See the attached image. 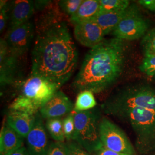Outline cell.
Masks as SVG:
<instances>
[{"mask_svg": "<svg viewBox=\"0 0 155 155\" xmlns=\"http://www.w3.org/2000/svg\"><path fill=\"white\" fill-rule=\"evenodd\" d=\"M43 16L35 29L31 75L45 78L59 89L77 66V49L66 22L53 13Z\"/></svg>", "mask_w": 155, "mask_h": 155, "instance_id": "obj_1", "label": "cell"}, {"mask_svg": "<svg viewBox=\"0 0 155 155\" xmlns=\"http://www.w3.org/2000/svg\"><path fill=\"white\" fill-rule=\"evenodd\" d=\"M126 60L124 40H104L91 48L72 82L76 91L89 90L100 93L109 88L121 75Z\"/></svg>", "mask_w": 155, "mask_h": 155, "instance_id": "obj_2", "label": "cell"}, {"mask_svg": "<svg viewBox=\"0 0 155 155\" xmlns=\"http://www.w3.org/2000/svg\"><path fill=\"white\" fill-rule=\"evenodd\" d=\"M20 93L9 106V110L36 115L59 88L45 78L31 74L20 84Z\"/></svg>", "mask_w": 155, "mask_h": 155, "instance_id": "obj_3", "label": "cell"}, {"mask_svg": "<svg viewBox=\"0 0 155 155\" xmlns=\"http://www.w3.org/2000/svg\"><path fill=\"white\" fill-rule=\"evenodd\" d=\"M111 116L129 124L135 134L139 153L147 155L155 152V110L131 108L118 111Z\"/></svg>", "mask_w": 155, "mask_h": 155, "instance_id": "obj_4", "label": "cell"}, {"mask_svg": "<svg viewBox=\"0 0 155 155\" xmlns=\"http://www.w3.org/2000/svg\"><path fill=\"white\" fill-rule=\"evenodd\" d=\"M102 107L109 115L131 108L155 110V88L148 84L128 86L111 97Z\"/></svg>", "mask_w": 155, "mask_h": 155, "instance_id": "obj_5", "label": "cell"}, {"mask_svg": "<svg viewBox=\"0 0 155 155\" xmlns=\"http://www.w3.org/2000/svg\"><path fill=\"white\" fill-rule=\"evenodd\" d=\"M75 131L72 140L90 153H95L103 147L99 134V117L93 109L74 111Z\"/></svg>", "mask_w": 155, "mask_h": 155, "instance_id": "obj_6", "label": "cell"}, {"mask_svg": "<svg viewBox=\"0 0 155 155\" xmlns=\"http://www.w3.org/2000/svg\"><path fill=\"white\" fill-rule=\"evenodd\" d=\"M149 28L148 22L135 4H130L124 16L112 32L114 38L122 40H134L143 38Z\"/></svg>", "mask_w": 155, "mask_h": 155, "instance_id": "obj_7", "label": "cell"}, {"mask_svg": "<svg viewBox=\"0 0 155 155\" xmlns=\"http://www.w3.org/2000/svg\"><path fill=\"white\" fill-rule=\"evenodd\" d=\"M99 134L101 144L106 149L127 155H136L126 134L110 120L106 118L101 120Z\"/></svg>", "mask_w": 155, "mask_h": 155, "instance_id": "obj_8", "label": "cell"}, {"mask_svg": "<svg viewBox=\"0 0 155 155\" xmlns=\"http://www.w3.org/2000/svg\"><path fill=\"white\" fill-rule=\"evenodd\" d=\"M35 32L33 23L29 21L9 27L4 39L9 49L17 55L21 57L29 50Z\"/></svg>", "mask_w": 155, "mask_h": 155, "instance_id": "obj_9", "label": "cell"}, {"mask_svg": "<svg viewBox=\"0 0 155 155\" xmlns=\"http://www.w3.org/2000/svg\"><path fill=\"white\" fill-rule=\"evenodd\" d=\"M20 56L9 49L4 39L0 41V82L1 86L16 83L20 74Z\"/></svg>", "mask_w": 155, "mask_h": 155, "instance_id": "obj_10", "label": "cell"}, {"mask_svg": "<svg viewBox=\"0 0 155 155\" xmlns=\"http://www.w3.org/2000/svg\"><path fill=\"white\" fill-rule=\"evenodd\" d=\"M25 139L29 155H47L50 144L40 113L36 114L33 127Z\"/></svg>", "mask_w": 155, "mask_h": 155, "instance_id": "obj_11", "label": "cell"}, {"mask_svg": "<svg viewBox=\"0 0 155 155\" xmlns=\"http://www.w3.org/2000/svg\"><path fill=\"white\" fill-rule=\"evenodd\" d=\"M74 33L78 41L84 47L92 48L100 45L105 36L100 25L94 20L74 25Z\"/></svg>", "mask_w": 155, "mask_h": 155, "instance_id": "obj_12", "label": "cell"}, {"mask_svg": "<svg viewBox=\"0 0 155 155\" xmlns=\"http://www.w3.org/2000/svg\"><path fill=\"white\" fill-rule=\"evenodd\" d=\"M74 104L66 94L58 90L39 111L43 118H59L70 114L74 110Z\"/></svg>", "mask_w": 155, "mask_h": 155, "instance_id": "obj_13", "label": "cell"}, {"mask_svg": "<svg viewBox=\"0 0 155 155\" xmlns=\"http://www.w3.org/2000/svg\"><path fill=\"white\" fill-rule=\"evenodd\" d=\"M35 12L34 2L29 0H16L12 2L9 9L10 27L30 21Z\"/></svg>", "mask_w": 155, "mask_h": 155, "instance_id": "obj_14", "label": "cell"}, {"mask_svg": "<svg viewBox=\"0 0 155 155\" xmlns=\"http://www.w3.org/2000/svg\"><path fill=\"white\" fill-rule=\"evenodd\" d=\"M36 115L19 111H9L6 124L25 139L33 127Z\"/></svg>", "mask_w": 155, "mask_h": 155, "instance_id": "obj_15", "label": "cell"}, {"mask_svg": "<svg viewBox=\"0 0 155 155\" xmlns=\"http://www.w3.org/2000/svg\"><path fill=\"white\" fill-rule=\"evenodd\" d=\"M24 137L7 124L2 127L0 134V153L6 155L24 146Z\"/></svg>", "mask_w": 155, "mask_h": 155, "instance_id": "obj_16", "label": "cell"}, {"mask_svg": "<svg viewBox=\"0 0 155 155\" xmlns=\"http://www.w3.org/2000/svg\"><path fill=\"white\" fill-rule=\"evenodd\" d=\"M100 9V0H83L77 11L69 20L74 25L92 20L98 15Z\"/></svg>", "mask_w": 155, "mask_h": 155, "instance_id": "obj_17", "label": "cell"}, {"mask_svg": "<svg viewBox=\"0 0 155 155\" xmlns=\"http://www.w3.org/2000/svg\"><path fill=\"white\" fill-rule=\"evenodd\" d=\"M126 9L120 11L99 13L92 20L97 22L102 29L105 35H107L111 32L112 33L124 16Z\"/></svg>", "mask_w": 155, "mask_h": 155, "instance_id": "obj_18", "label": "cell"}, {"mask_svg": "<svg viewBox=\"0 0 155 155\" xmlns=\"http://www.w3.org/2000/svg\"><path fill=\"white\" fill-rule=\"evenodd\" d=\"M96 105L94 93L89 90H84L79 92L73 110L75 112L90 110Z\"/></svg>", "mask_w": 155, "mask_h": 155, "instance_id": "obj_19", "label": "cell"}, {"mask_svg": "<svg viewBox=\"0 0 155 155\" xmlns=\"http://www.w3.org/2000/svg\"><path fill=\"white\" fill-rule=\"evenodd\" d=\"M45 127L51 137L55 140L64 143L66 140L63 128V121L60 118H51L47 120Z\"/></svg>", "mask_w": 155, "mask_h": 155, "instance_id": "obj_20", "label": "cell"}, {"mask_svg": "<svg viewBox=\"0 0 155 155\" xmlns=\"http://www.w3.org/2000/svg\"><path fill=\"white\" fill-rule=\"evenodd\" d=\"M100 1L99 13L124 11L130 4V1L127 0H100Z\"/></svg>", "mask_w": 155, "mask_h": 155, "instance_id": "obj_21", "label": "cell"}, {"mask_svg": "<svg viewBox=\"0 0 155 155\" xmlns=\"http://www.w3.org/2000/svg\"><path fill=\"white\" fill-rule=\"evenodd\" d=\"M141 45L145 58L155 55V27L145 35Z\"/></svg>", "mask_w": 155, "mask_h": 155, "instance_id": "obj_22", "label": "cell"}, {"mask_svg": "<svg viewBox=\"0 0 155 155\" xmlns=\"http://www.w3.org/2000/svg\"><path fill=\"white\" fill-rule=\"evenodd\" d=\"M83 0H63L58 2L61 11L70 17L77 11Z\"/></svg>", "mask_w": 155, "mask_h": 155, "instance_id": "obj_23", "label": "cell"}, {"mask_svg": "<svg viewBox=\"0 0 155 155\" xmlns=\"http://www.w3.org/2000/svg\"><path fill=\"white\" fill-rule=\"evenodd\" d=\"M74 113V111H72L63 120L65 137L66 140L68 141L72 140L75 131Z\"/></svg>", "mask_w": 155, "mask_h": 155, "instance_id": "obj_24", "label": "cell"}, {"mask_svg": "<svg viewBox=\"0 0 155 155\" xmlns=\"http://www.w3.org/2000/svg\"><path fill=\"white\" fill-rule=\"evenodd\" d=\"M140 70L148 76L155 75V55L145 57L140 66Z\"/></svg>", "mask_w": 155, "mask_h": 155, "instance_id": "obj_25", "label": "cell"}, {"mask_svg": "<svg viewBox=\"0 0 155 155\" xmlns=\"http://www.w3.org/2000/svg\"><path fill=\"white\" fill-rule=\"evenodd\" d=\"M0 9V32L2 33L5 28L7 21L9 20L10 6L8 5L6 1H1Z\"/></svg>", "mask_w": 155, "mask_h": 155, "instance_id": "obj_26", "label": "cell"}, {"mask_svg": "<svg viewBox=\"0 0 155 155\" xmlns=\"http://www.w3.org/2000/svg\"><path fill=\"white\" fill-rule=\"evenodd\" d=\"M68 155H91L75 141H68L66 143Z\"/></svg>", "mask_w": 155, "mask_h": 155, "instance_id": "obj_27", "label": "cell"}, {"mask_svg": "<svg viewBox=\"0 0 155 155\" xmlns=\"http://www.w3.org/2000/svg\"><path fill=\"white\" fill-rule=\"evenodd\" d=\"M47 155H68L66 143L58 141L51 143Z\"/></svg>", "mask_w": 155, "mask_h": 155, "instance_id": "obj_28", "label": "cell"}, {"mask_svg": "<svg viewBox=\"0 0 155 155\" xmlns=\"http://www.w3.org/2000/svg\"><path fill=\"white\" fill-rule=\"evenodd\" d=\"M138 2L144 8L150 11L155 12V0H140Z\"/></svg>", "mask_w": 155, "mask_h": 155, "instance_id": "obj_29", "label": "cell"}, {"mask_svg": "<svg viewBox=\"0 0 155 155\" xmlns=\"http://www.w3.org/2000/svg\"><path fill=\"white\" fill-rule=\"evenodd\" d=\"M94 155H130L122 153L117 152L115 151L111 150L106 149L102 147L99 150H98L97 152L94 153Z\"/></svg>", "mask_w": 155, "mask_h": 155, "instance_id": "obj_30", "label": "cell"}, {"mask_svg": "<svg viewBox=\"0 0 155 155\" xmlns=\"http://www.w3.org/2000/svg\"><path fill=\"white\" fill-rule=\"evenodd\" d=\"M6 155H30L28 152L27 148H26L24 146L18 148L16 150H15L12 152H9Z\"/></svg>", "mask_w": 155, "mask_h": 155, "instance_id": "obj_31", "label": "cell"}]
</instances>
